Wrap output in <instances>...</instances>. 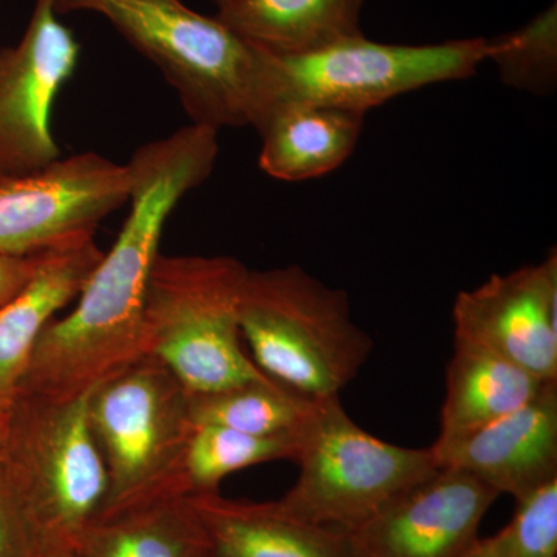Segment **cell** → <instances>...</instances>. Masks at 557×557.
Returning <instances> with one entry per match:
<instances>
[{"mask_svg": "<svg viewBox=\"0 0 557 557\" xmlns=\"http://www.w3.org/2000/svg\"><path fill=\"white\" fill-rule=\"evenodd\" d=\"M496 536L507 557H556L557 478L516 500L511 522Z\"/></svg>", "mask_w": 557, "mask_h": 557, "instance_id": "cell-23", "label": "cell"}, {"mask_svg": "<svg viewBox=\"0 0 557 557\" xmlns=\"http://www.w3.org/2000/svg\"><path fill=\"white\" fill-rule=\"evenodd\" d=\"M432 449L440 468L467 472L519 500L557 478V381L519 409Z\"/></svg>", "mask_w": 557, "mask_h": 557, "instance_id": "cell-13", "label": "cell"}, {"mask_svg": "<svg viewBox=\"0 0 557 557\" xmlns=\"http://www.w3.org/2000/svg\"><path fill=\"white\" fill-rule=\"evenodd\" d=\"M239 319L260 372L311 399L339 397L372 354L346 293L298 265L248 269Z\"/></svg>", "mask_w": 557, "mask_h": 557, "instance_id": "cell-3", "label": "cell"}, {"mask_svg": "<svg viewBox=\"0 0 557 557\" xmlns=\"http://www.w3.org/2000/svg\"><path fill=\"white\" fill-rule=\"evenodd\" d=\"M299 475L277 504L314 525L354 530L438 471L432 446L405 448L358 426L339 397L318 399L299 432Z\"/></svg>", "mask_w": 557, "mask_h": 557, "instance_id": "cell-7", "label": "cell"}, {"mask_svg": "<svg viewBox=\"0 0 557 557\" xmlns=\"http://www.w3.org/2000/svg\"><path fill=\"white\" fill-rule=\"evenodd\" d=\"M207 557H212L211 553H209V555Z\"/></svg>", "mask_w": 557, "mask_h": 557, "instance_id": "cell-30", "label": "cell"}, {"mask_svg": "<svg viewBox=\"0 0 557 557\" xmlns=\"http://www.w3.org/2000/svg\"><path fill=\"white\" fill-rule=\"evenodd\" d=\"M497 497L467 472L440 468L347 531L350 557H465Z\"/></svg>", "mask_w": 557, "mask_h": 557, "instance_id": "cell-12", "label": "cell"}, {"mask_svg": "<svg viewBox=\"0 0 557 557\" xmlns=\"http://www.w3.org/2000/svg\"><path fill=\"white\" fill-rule=\"evenodd\" d=\"M487 61L511 89L548 97L557 86V7L553 2L523 27L487 39Z\"/></svg>", "mask_w": 557, "mask_h": 557, "instance_id": "cell-22", "label": "cell"}, {"mask_svg": "<svg viewBox=\"0 0 557 557\" xmlns=\"http://www.w3.org/2000/svg\"><path fill=\"white\" fill-rule=\"evenodd\" d=\"M454 338L493 351L537 380L557 381V251L458 293Z\"/></svg>", "mask_w": 557, "mask_h": 557, "instance_id": "cell-11", "label": "cell"}, {"mask_svg": "<svg viewBox=\"0 0 557 557\" xmlns=\"http://www.w3.org/2000/svg\"><path fill=\"white\" fill-rule=\"evenodd\" d=\"M51 557H75V555H67V556H51Z\"/></svg>", "mask_w": 557, "mask_h": 557, "instance_id": "cell-29", "label": "cell"}, {"mask_svg": "<svg viewBox=\"0 0 557 557\" xmlns=\"http://www.w3.org/2000/svg\"><path fill=\"white\" fill-rule=\"evenodd\" d=\"M207 533L188 497H168L101 516L75 557H207Z\"/></svg>", "mask_w": 557, "mask_h": 557, "instance_id": "cell-19", "label": "cell"}, {"mask_svg": "<svg viewBox=\"0 0 557 557\" xmlns=\"http://www.w3.org/2000/svg\"><path fill=\"white\" fill-rule=\"evenodd\" d=\"M248 269L230 256L159 255L143 310V350L190 395L267 376L244 350L240 296Z\"/></svg>", "mask_w": 557, "mask_h": 557, "instance_id": "cell-5", "label": "cell"}, {"mask_svg": "<svg viewBox=\"0 0 557 557\" xmlns=\"http://www.w3.org/2000/svg\"><path fill=\"white\" fill-rule=\"evenodd\" d=\"M364 0H228L218 20L273 57L309 53L362 35Z\"/></svg>", "mask_w": 557, "mask_h": 557, "instance_id": "cell-17", "label": "cell"}, {"mask_svg": "<svg viewBox=\"0 0 557 557\" xmlns=\"http://www.w3.org/2000/svg\"><path fill=\"white\" fill-rule=\"evenodd\" d=\"M0 472L44 555H75L109 496L86 397H20L7 416Z\"/></svg>", "mask_w": 557, "mask_h": 557, "instance_id": "cell-4", "label": "cell"}, {"mask_svg": "<svg viewBox=\"0 0 557 557\" xmlns=\"http://www.w3.org/2000/svg\"><path fill=\"white\" fill-rule=\"evenodd\" d=\"M364 119L366 113L327 106H274L255 127L260 170L288 183L332 174L357 149Z\"/></svg>", "mask_w": 557, "mask_h": 557, "instance_id": "cell-16", "label": "cell"}, {"mask_svg": "<svg viewBox=\"0 0 557 557\" xmlns=\"http://www.w3.org/2000/svg\"><path fill=\"white\" fill-rule=\"evenodd\" d=\"M54 13L89 11L106 17L152 62L194 124L220 131L255 127L265 109L267 53L218 16L182 0H50Z\"/></svg>", "mask_w": 557, "mask_h": 557, "instance_id": "cell-2", "label": "cell"}, {"mask_svg": "<svg viewBox=\"0 0 557 557\" xmlns=\"http://www.w3.org/2000/svg\"><path fill=\"white\" fill-rule=\"evenodd\" d=\"M87 418L109 475L101 516L180 493L193 429L189 392L159 359L138 358L87 394Z\"/></svg>", "mask_w": 557, "mask_h": 557, "instance_id": "cell-6", "label": "cell"}, {"mask_svg": "<svg viewBox=\"0 0 557 557\" xmlns=\"http://www.w3.org/2000/svg\"><path fill=\"white\" fill-rule=\"evenodd\" d=\"M212 2H214L219 9V7L225 5V3L228 2V0H212Z\"/></svg>", "mask_w": 557, "mask_h": 557, "instance_id": "cell-28", "label": "cell"}, {"mask_svg": "<svg viewBox=\"0 0 557 557\" xmlns=\"http://www.w3.org/2000/svg\"><path fill=\"white\" fill-rule=\"evenodd\" d=\"M46 252L47 249L27 256H0V307L28 284Z\"/></svg>", "mask_w": 557, "mask_h": 557, "instance_id": "cell-25", "label": "cell"}, {"mask_svg": "<svg viewBox=\"0 0 557 557\" xmlns=\"http://www.w3.org/2000/svg\"><path fill=\"white\" fill-rule=\"evenodd\" d=\"M131 197L127 164L83 152L47 170L0 180V256H27L95 234Z\"/></svg>", "mask_w": 557, "mask_h": 557, "instance_id": "cell-10", "label": "cell"}, {"mask_svg": "<svg viewBox=\"0 0 557 557\" xmlns=\"http://www.w3.org/2000/svg\"><path fill=\"white\" fill-rule=\"evenodd\" d=\"M188 498L212 557H350L344 531L295 518L277 502L231 500L219 491Z\"/></svg>", "mask_w": 557, "mask_h": 557, "instance_id": "cell-15", "label": "cell"}, {"mask_svg": "<svg viewBox=\"0 0 557 557\" xmlns=\"http://www.w3.org/2000/svg\"><path fill=\"white\" fill-rule=\"evenodd\" d=\"M487 38L401 46L375 42L364 35L309 53H267L262 119L274 106L288 102L368 113L408 91L467 79L487 61Z\"/></svg>", "mask_w": 557, "mask_h": 557, "instance_id": "cell-8", "label": "cell"}, {"mask_svg": "<svg viewBox=\"0 0 557 557\" xmlns=\"http://www.w3.org/2000/svg\"><path fill=\"white\" fill-rule=\"evenodd\" d=\"M465 557H507L497 536L478 539Z\"/></svg>", "mask_w": 557, "mask_h": 557, "instance_id": "cell-26", "label": "cell"}, {"mask_svg": "<svg viewBox=\"0 0 557 557\" xmlns=\"http://www.w3.org/2000/svg\"><path fill=\"white\" fill-rule=\"evenodd\" d=\"M0 557H47L20 502L0 472Z\"/></svg>", "mask_w": 557, "mask_h": 557, "instance_id": "cell-24", "label": "cell"}, {"mask_svg": "<svg viewBox=\"0 0 557 557\" xmlns=\"http://www.w3.org/2000/svg\"><path fill=\"white\" fill-rule=\"evenodd\" d=\"M79 51L50 0H36L20 42L0 49V180L36 174L61 159L51 112Z\"/></svg>", "mask_w": 557, "mask_h": 557, "instance_id": "cell-9", "label": "cell"}, {"mask_svg": "<svg viewBox=\"0 0 557 557\" xmlns=\"http://www.w3.org/2000/svg\"><path fill=\"white\" fill-rule=\"evenodd\" d=\"M296 437H256L219 424H194L180 465L183 497L215 493L220 482L242 469L298 456Z\"/></svg>", "mask_w": 557, "mask_h": 557, "instance_id": "cell-21", "label": "cell"}, {"mask_svg": "<svg viewBox=\"0 0 557 557\" xmlns=\"http://www.w3.org/2000/svg\"><path fill=\"white\" fill-rule=\"evenodd\" d=\"M219 131L190 123L135 150L131 211L78 304L40 333L20 397H86L112 373L145 357L143 310L160 240L178 201L214 171ZM17 397V398H20Z\"/></svg>", "mask_w": 557, "mask_h": 557, "instance_id": "cell-1", "label": "cell"}, {"mask_svg": "<svg viewBox=\"0 0 557 557\" xmlns=\"http://www.w3.org/2000/svg\"><path fill=\"white\" fill-rule=\"evenodd\" d=\"M544 384L545 381L493 351L454 338L453 357L446 370V398L434 446L456 442L519 409L536 397Z\"/></svg>", "mask_w": 557, "mask_h": 557, "instance_id": "cell-18", "label": "cell"}, {"mask_svg": "<svg viewBox=\"0 0 557 557\" xmlns=\"http://www.w3.org/2000/svg\"><path fill=\"white\" fill-rule=\"evenodd\" d=\"M7 418H0V458H2L3 440H5Z\"/></svg>", "mask_w": 557, "mask_h": 557, "instance_id": "cell-27", "label": "cell"}, {"mask_svg": "<svg viewBox=\"0 0 557 557\" xmlns=\"http://www.w3.org/2000/svg\"><path fill=\"white\" fill-rule=\"evenodd\" d=\"M104 251L94 234H81L47 249L28 284L0 307V418L17 397L40 333L78 298Z\"/></svg>", "mask_w": 557, "mask_h": 557, "instance_id": "cell-14", "label": "cell"}, {"mask_svg": "<svg viewBox=\"0 0 557 557\" xmlns=\"http://www.w3.org/2000/svg\"><path fill=\"white\" fill-rule=\"evenodd\" d=\"M317 403L263 376L209 394H189V416L194 424H219L256 437H296Z\"/></svg>", "mask_w": 557, "mask_h": 557, "instance_id": "cell-20", "label": "cell"}]
</instances>
